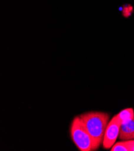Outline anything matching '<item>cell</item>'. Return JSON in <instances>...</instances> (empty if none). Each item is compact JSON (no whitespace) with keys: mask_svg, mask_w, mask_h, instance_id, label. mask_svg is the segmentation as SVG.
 <instances>
[{"mask_svg":"<svg viewBox=\"0 0 134 151\" xmlns=\"http://www.w3.org/2000/svg\"><path fill=\"white\" fill-rule=\"evenodd\" d=\"M93 140V150H96L103 141L104 135L109 124L108 114L100 111H91L80 116Z\"/></svg>","mask_w":134,"mask_h":151,"instance_id":"6da1fadb","label":"cell"},{"mask_svg":"<svg viewBox=\"0 0 134 151\" xmlns=\"http://www.w3.org/2000/svg\"><path fill=\"white\" fill-rule=\"evenodd\" d=\"M119 138L124 141L134 140V117L129 121L121 124Z\"/></svg>","mask_w":134,"mask_h":151,"instance_id":"277c9868","label":"cell"},{"mask_svg":"<svg viewBox=\"0 0 134 151\" xmlns=\"http://www.w3.org/2000/svg\"><path fill=\"white\" fill-rule=\"evenodd\" d=\"M129 148V151H134V140H130L126 141Z\"/></svg>","mask_w":134,"mask_h":151,"instance_id":"ba28073f","label":"cell"},{"mask_svg":"<svg viewBox=\"0 0 134 151\" xmlns=\"http://www.w3.org/2000/svg\"><path fill=\"white\" fill-rule=\"evenodd\" d=\"M117 116L122 124L126 123L133 118V110L132 109H125L122 110L120 113H119Z\"/></svg>","mask_w":134,"mask_h":151,"instance_id":"5b68a950","label":"cell"},{"mask_svg":"<svg viewBox=\"0 0 134 151\" xmlns=\"http://www.w3.org/2000/svg\"><path fill=\"white\" fill-rule=\"evenodd\" d=\"M112 151H129V148L126 142L123 141L115 144L112 147Z\"/></svg>","mask_w":134,"mask_h":151,"instance_id":"52a82bcc","label":"cell"},{"mask_svg":"<svg viewBox=\"0 0 134 151\" xmlns=\"http://www.w3.org/2000/svg\"><path fill=\"white\" fill-rule=\"evenodd\" d=\"M70 132L72 140L79 150H93V140L80 116H77L73 120Z\"/></svg>","mask_w":134,"mask_h":151,"instance_id":"7a4b0ae2","label":"cell"},{"mask_svg":"<svg viewBox=\"0 0 134 151\" xmlns=\"http://www.w3.org/2000/svg\"><path fill=\"white\" fill-rule=\"evenodd\" d=\"M121 124L117 116H115L109 122L103 141V147L105 149H110L114 145L119 135Z\"/></svg>","mask_w":134,"mask_h":151,"instance_id":"3957f363","label":"cell"},{"mask_svg":"<svg viewBox=\"0 0 134 151\" xmlns=\"http://www.w3.org/2000/svg\"><path fill=\"white\" fill-rule=\"evenodd\" d=\"M133 7L130 4H126L122 6V16L125 18L130 17L133 13Z\"/></svg>","mask_w":134,"mask_h":151,"instance_id":"8992f818","label":"cell"}]
</instances>
